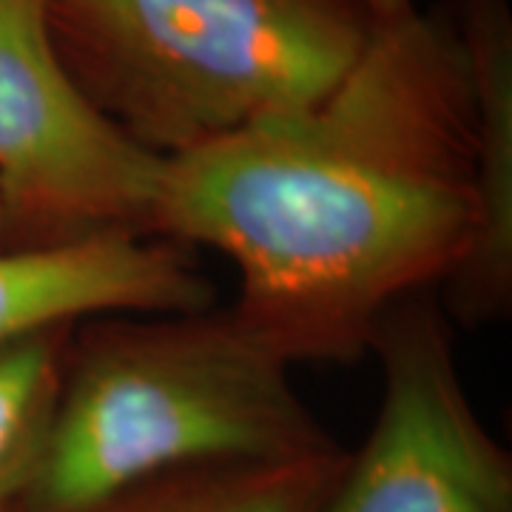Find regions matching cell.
<instances>
[{"label":"cell","mask_w":512,"mask_h":512,"mask_svg":"<svg viewBox=\"0 0 512 512\" xmlns=\"http://www.w3.org/2000/svg\"><path fill=\"white\" fill-rule=\"evenodd\" d=\"M345 450L302 461L197 464L146 478L89 512H322Z\"/></svg>","instance_id":"cell-8"},{"label":"cell","mask_w":512,"mask_h":512,"mask_svg":"<svg viewBox=\"0 0 512 512\" xmlns=\"http://www.w3.org/2000/svg\"><path fill=\"white\" fill-rule=\"evenodd\" d=\"M373 20H393L413 9V0H362Z\"/></svg>","instance_id":"cell-11"},{"label":"cell","mask_w":512,"mask_h":512,"mask_svg":"<svg viewBox=\"0 0 512 512\" xmlns=\"http://www.w3.org/2000/svg\"><path fill=\"white\" fill-rule=\"evenodd\" d=\"M214 302L194 251L157 234L0 248V348L109 313H188Z\"/></svg>","instance_id":"cell-6"},{"label":"cell","mask_w":512,"mask_h":512,"mask_svg":"<svg viewBox=\"0 0 512 512\" xmlns=\"http://www.w3.org/2000/svg\"><path fill=\"white\" fill-rule=\"evenodd\" d=\"M66 77L160 160L316 103L376 26L362 0H40Z\"/></svg>","instance_id":"cell-3"},{"label":"cell","mask_w":512,"mask_h":512,"mask_svg":"<svg viewBox=\"0 0 512 512\" xmlns=\"http://www.w3.org/2000/svg\"><path fill=\"white\" fill-rule=\"evenodd\" d=\"M72 333L57 325L0 348V512L18 504L43 461Z\"/></svg>","instance_id":"cell-9"},{"label":"cell","mask_w":512,"mask_h":512,"mask_svg":"<svg viewBox=\"0 0 512 512\" xmlns=\"http://www.w3.org/2000/svg\"><path fill=\"white\" fill-rule=\"evenodd\" d=\"M6 512H18V510H15V507H12V510H6Z\"/></svg>","instance_id":"cell-12"},{"label":"cell","mask_w":512,"mask_h":512,"mask_svg":"<svg viewBox=\"0 0 512 512\" xmlns=\"http://www.w3.org/2000/svg\"><path fill=\"white\" fill-rule=\"evenodd\" d=\"M470 69L476 106V228L439 285L441 308L461 328L512 311V9L510 0H447Z\"/></svg>","instance_id":"cell-7"},{"label":"cell","mask_w":512,"mask_h":512,"mask_svg":"<svg viewBox=\"0 0 512 512\" xmlns=\"http://www.w3.org/2000/svg\"><path fill=\"white\" fill-rule=\"evenodd\" d=\"M163 168L74 89L40 0H0V191L29 245L151 234Z\"/></svg>","instance_id":"cell-4"},{"label":"cell","mask_w":512,"mask_h":512,"mask_svg":"<svg viewBox=\"0 0 512 512\" xmlns=\"http://www.w3.org/2000/svg\"><path fill=\"white\" fill-rule=\"evenodd\" d=\"M476 106L447 6L376 20L305 109L165 160L151 234L237 265L245 328L288 365L362 359L382 313L439 291L476 228Z\"/></svg>","instance_id":"cell-1"},{"label":"cell","mask_w":512,"mask_h":512,"mask_svg":"<svg viewBox=\"0 0 512 512\" xmlns=\"http://www.w3.org/2000/svg\"><path fill=\"white\" fill-rule=\"evenodd\" d=\"M26 245H29V239L23 234L15 211L9 208L6 194L0 191V248H26Z\"/></svg>","instance_id":"cell-10"},{"label":"cell","mask_w":512,"mask_h":512,"mask_svg":"<svg viewBox=\"0 0 512 512\" xmlns=\"http://www.w3.org/2000/svg\"><path fill=\"white\" fill-rule=\"evenodd\" d=\"M288 370L231 308L86 319L15 510L89 512L168 470L339 453Z\"/></svg>","instance_id":"cell-2"},{"label":"cell","mask_w":512,"mask_h":512,"mask_svg":"<svg viewBox=\"0 0 512 512\" xmlns=\"http://www.w3.org/2000/svg\"><path fill=\"white\" fill-rule=\"evenodd\" d=\"M367 353L382 404L322 512H512V458L470 404L436 291L390 305Z\"/></svg>","instance_id":"cell-5"}]
</instances>
